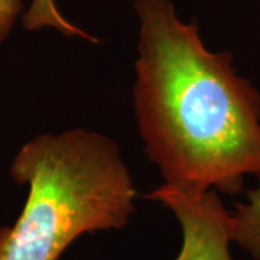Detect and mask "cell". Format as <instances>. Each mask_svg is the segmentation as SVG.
I'll use <instances>...</instances> for the list:
<instances>
[{
	"instance_id": "cell-4",
	"label": "cell",
	"mask_w": 260,
	"mask_h": 260,
	"mask_svg": "<svg viewBox=\"0 0 260 260\" xmlns=\"http://www.w3.org/2000/svg\"><path fill=\"white\" fill-rule=\"evenodd\" d=\"M20 12L22 0H0V44L9 38ZM23 25L28 30L52 28L65 37H80L94 41L91 35L64 18L54 0H32L30 8L23 16Z\"/></svg>"
},
{
	"instance_id": "cell-5",
	"label": "cell",
	"mask_w": 260,
	"mask_h": 260,
	"mask_svg": "<svg viewBox=\"0 0 260 260\" xmlns=\"http://www.w3.org/2000/svg\"><path fill=\"white\" fill-rule=\"evenodd\" d=\"M232 242L260 260V182L246 191V201L230 211Z\"/></svg>"
},
{
	"instance_id": "cell-3",
	"label": "cell",
	"mask_w": 260,
	"mask_h": 260,
	"mask_svg": "<svg viewBox=\"0 0 260 260\" xmlns=\"http://www.w3.org/2000/svg\"><path fill=\"white\" fill-rule=\"evenodd\" d=\"M172 211L182 230V246L174 260H233L230 254V211L218 192H191L162 184L149 194Z\"/></svg>"
},
{
	"instance_id": "cell-2",
	"label": "cell",
	"mask_w": 260,
	"mask_h": 260,
	"mask_svg": "<svg viewBox=\"0 0 260 260\" xmlns=\"http://www.w3.org/2000/svg\"><path fill=\"white\" fill-rule=\"evenodd\" d=\"M9 174L28 197L0 229V260H58L80 236L121 230L136 189L117 143L97 132L42 133L26 142Z\"/></svg>"
},
{
	"instance_id": "cell-1",
	"label": "cell",
	"mask_w": 260,
	"mask_h": 260,
	"mask_svg": "<svg viewBox=\"0 0 260 260\" xmlns=\"http://www.w3.org/2000/svg\"><path fill=\"white\" fill-rule=\"evenodd\" d=\"M139 19L133 107L164 184L239 195L260 182V93L229 51L205 47L171 0H135Z\"/></svg>"
}]
</instances>
